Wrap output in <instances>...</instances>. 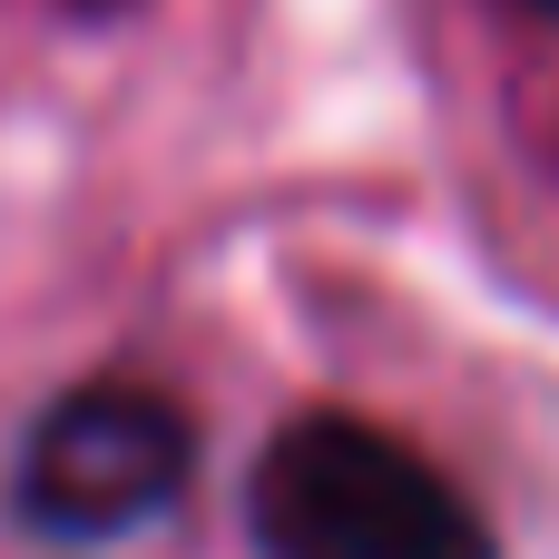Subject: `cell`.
Masks as SVG:
<instances>
[{
    "mask_svg": "<svg viewBox=\"0 0 559 559\" xmlns=\"http://www.w3.org/2000/svg\"><path fill=\"white\" fill-rule=\"evenodd\" d=\"M246 521L265 559H491V531L452 472L354 413L285 423L255 462Z\"/></svg>",
    "mask_w": 559,
    "mask_h": 559,
    "instance_id": "cell-1",
    "label": "cell"
},
{
    "mask_svg": "<svg viewBox=\"0 0 559 559\" xmlns=\"http://www.w3.org/2000/svg\"><path fill=\"white\" fill-rule=\"evenodd\" d=\"M197 472V432L157 383H79L59 393L10 462V501L39 540H128Z\"/></svg>",
    "mask_w": 559,
    "mask_h": 559,
    "instance_id": "cell-2",
    "label": "cell"
},
{
    "mask_svg": "<svg viewBox=\"0 0 559 559\" xmlns=\"http://www.w3.org/2000/svg\"><path fill=\"white\" fill-rule=\"evenodd\" d=\"M521 10H559V0H521Z\"/></svg>",
    "mask_w": 559,
    "mask_h": 559,
    "instance_id": "cell-3",
    "label": "cell"
}]
</instances>
